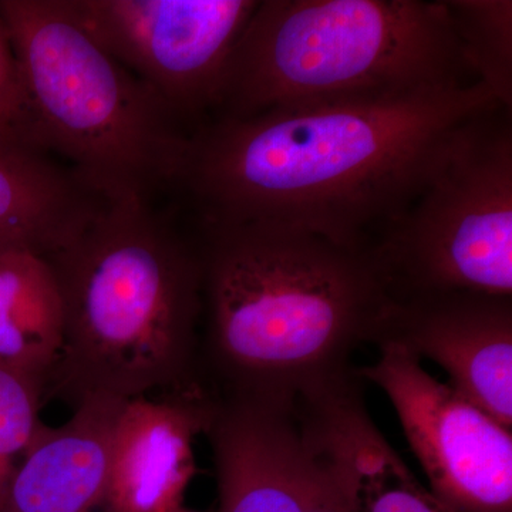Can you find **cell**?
I'll use <instances>...</instances> for the list:
<instances>
[{"label": "cell", "mask_w": 512, "mask_h": 512, "mask_svg": "<svg viewBox=\"0 0 512 512\" xmlns=\"http://www.w3.org/2000/svg\"><path fill=\"white\" fill-rule=\"evenodd\" d=\"M494 106L476 82L208 121L188 137L174 188L198 222H278L366 255L419 197L463 124Z\"/></svg>", "instance_id": "1"}, {"label": "cell", "mask_w": 512, "mask_h": 512, "mask_svg": "<svg viewBox=\"0 0 512 512\" xmlns=\"http://www.w3.org/2000/svg\"><path fill=\"white\" fill-rule=\"evenodd\" d=\"M197 241L205 392L284 402L355 375L387 302L365 255L271 221L197 222Z\"/></svg>", "instance_id": "2"}, {"label": "cell", "mask_w": 512, "mask_h": 512, "mask_svg": "<svg viewBox=\"0 0 512 512\" xmlns=\"http://www.w3.org/2000/svg\"><path fill=\"white\" fill-rule=\"evenodd\" d=\"M62 295L64 336L47 396H200L202 264L151 202L107 201L67 247L45 258Z\"/></svg>", "instance_id": "3"}, {"label": "cell", "mask_w": 512, "mask_h": 512, "mask_svg": "<svg viewBox=\"0 0 512 512\" xmlns=\"http://www.w3.org/2000/svg\"><path fill=\"white\" fill-rule=\"evenodd\" d=\"M476 82L444 0H262L229 55L208 121Z\"/></svg>", "instance_id": "4"}, {"label": "cell", "mask_w": 512, "mask_h": 512, "mask_svg": "<svg viewBox=\"0 0 512 512\" xmlns=\"http://www.w3.org/2000/svg\"><path fill=\"white\" fill-rule=\"evenodd\" d=\"M0 18L49 153L106 201L175 187L190 131L90 35L72 0H0Z\"/></svg>", "instance_id": "5"}, {"label": "cell", "mask_w": 512, "mask_h": 512, "mask_svg": "<svg viewBox=\"0 0 512 512\" xmlns=\"http://www.w3.org/2000/svg\"><path fill=\"white\" fill-rule=\"evenodd\" d=\"M387 301L512 296V110L471 117L402 218L366 252Z\"/></svg>", "instance_id": "6"}, {"label": "cell", "mask_w": 512, "mask_h": 512, "mask_svg": "<svg viewBox=\"0 0 512 512\" xmlns=\"http://www.w3.org/2000/svg\"><path fill=\"white\" fill-rule=\"evenodd\" d=\"M259 0H72L84 28L192 133Z\"/></svg>", "instance_id": "7"}, {"label": "cell", "mask_w": 512, "mask_h": 512, "mask_svg": "<svg viewBox=\"0 0 512 512\" xmlns=\"http://www.w3.org/2000/svg\"><path fill=\"white\" fill-rule=\"evenodd\" d=\"M379 359L357 367L386 393L429 490L458 512H512V433L440 383L420 359L380 343Z\"/></svg>", "instance_id": "8"}, {"label": "cell", "mask_w": 512, "mask_h": 512, "mask_svg": "<svg viewBox=\"0 0 512 512\" xmlns=\"http://www.w3.org/2000/svg\"><path fill=\"white\" fill-rule=\"evenodd\" d=\"M372 343L433 360L448 386L512 429V296L446 292L387 301Z\"/></svg>", "instance_id": "9"}, {"label": "cell", "mask_w": 512, "mask_h": 512, "mask_svg": "<svg viewBox=\"0 0 512 512\" xmlns=\"http://www.w3.org/2000/svg\"><path fill=\"white\" fill-rule=\"evenodd\" d=\"M214 399L127 400L114 426L104 512H160L184 503L195 476L192 443L204 434Z\"/></svg>", "instance_id": "10"}, {"label": "cell", "mask_w": 512, "mask_h": 512, "mask_svg": "<svg viewBox=\"0 0 512 512\" xmlns=\"http://www.w3.org/2000/svg\"><path fill=\"white\" fill-rule=\"evenodd\" d=\"M124 403L92 397L62 426L40 424L16 467L0 512H94L103 508L111 439Z\"/></svg>", "instance_id": "11"}, {"label": "cell", "mask_w": 512, "mask_h": 512, "mask_svg": "<svg viewBox=\"0 0 512 512\" xmlns=\"http://www.w3.org/2000/svg\"><path fill=\"white\" fill-rule=\"evenodd\" d=\"M106 202L47 154L0 143V249L47 258L79 237Z\"/></svg>", "instance_id": "12"}, {"label": "cell", "mask_w": 512, "mask_h": 512, "mask_svg": "<svg viewBox=\"0 0 512 512\" xmlns=\"http://www.w3.org/2000/svg\"><path fill=\"white\" fill-rule=\"evenodd\" d=\"M360 379L316 396L320 424L357 512H458L420 483L367 412Z\"/></svg>", "instance_id": "13"}, {"label": "cell", "mask_w": 512, "mask_h": 512, "mask_svg": "<svg viewBox=\"0 0 512 512\" xmlns=\"http://www.w3.org/2000/svg\"><path fill=\"white\" fill-rule=\"evenodd\" d=\"M64 336L62 295L45 258L0 249V362L43 380Z\"/></svg>", "instance_id": "14"}, {"label": "cell", "mask_w": 512, "mask_h": 512, "mask_svg": "<svg viewBox=\"0 0 512 512\" xmlns=\"http://www.w3.org/2000/svg\"><path fill=\"white\" fill-rule=\"evenodd\" d=\"M464 59L501 106L512 110L511 0H444Z\"/></svg>", "instance_id": "15"}, {"label": "cell", "mask_w": 512, "mask_h": 512, "mask_svg": "<svg viewBox=\"0 0 512 512\" xmlns=\"http://www.w3.org/2000/svg\"><path fill=\"white\" fill-rule=\"evenodd\" d=\"M45 382L0 362V505L15 474L16 457L26 453L42 421Z\"/></svg>", "instance_id": "16"}, {"label": "cell", "mask_w": 512, "mask_h": 512, "mask_svg": "<svg viewBox=\"0 0 512 512\" xmlns=\"http://www.w3.org/2000/svg\"><path fill=\"white\" fill-rule=\"evenodd\" d=\"M308 436L309 458L305 484L291 512H357L352 491L330 448L311 403L301 404Z\"/></svg>", "instance_id": "17"}, {"label": "cell", "mask_w": 512, "mask_h": 512, "mask_svg": "<svg viewBox=\"0 0 512 512\" xmlns=\"http://www.w3.org/2000/svg\"><path fill=\"white\" fill-rule=\"evenodd\" d=\"M0 143L49 154L0 18Z\"/></svg>", "instance_id": "18"}, {"label": "cell", "mask_w": 512, "mask_h": 512, "mask_svg": "<svg viewBox=\"0 0 512 512\" xmlns=\"http://www.w3.org/2000/svg\"><path fill=\"white\" fill-rule=\"evenodd\" d=\"M160 512H198V511H192L188 510V508L184 507V504L181 505H175V507L168 508V510L160 511Z\"/></svg>", "instance_id": "19"}]
</instances>
